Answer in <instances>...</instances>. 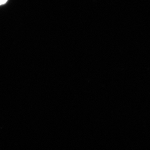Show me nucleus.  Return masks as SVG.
Here are the masks:
<instances>
[{"mask_svg": "<svg viewBox=\"0 0 150 150\" xmlns=\"http://www.w3.org/2000/svg\"><path fill=\"white\" fill-rule=\"evenodd\" d=\"M8 0H0V5H2V4L6 3Z\"/></svg>", "mask_w": 150, "mask_h": 150, "instance_id": "f257e3e1", "label": "nucleus"}]
</instances>
